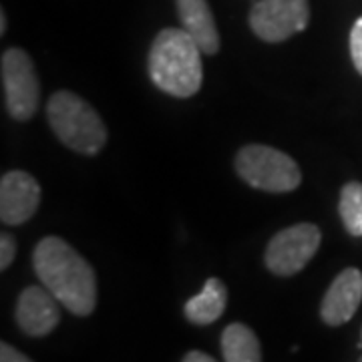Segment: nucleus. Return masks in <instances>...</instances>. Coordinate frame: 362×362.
<instances>
[{
	"label": "nucleus",
	"mask_w": 362,
	"mask_h": 362,
	"mask_svg": "<svg viewBox=\"0 0 362 362\" xmlns=\"http://www.w3.org/2000/svg\"><path fill=\"white\" fill-rule=\"evenodd\" d=\"M33 266L52 296L75 316H89L97 306V276L87 259L57 235L42 238L33 254Z\"/></svg>",
	"instance_id": "f257e3e1"
},
{
	"label": "nucleus",
	"mask_w": 362,
	"mask_h": 362,
	"mask_svg": "<svg viewBox=\"0 0 362 362\" xmlns=\"http://www.w3.org/2000/svg\"><path fill=\"white\" fill-rule=\"evenodd\" d=\"M147 73L157 89L171 97H194L204 81L202 49L183 28H163L151 42Z\"/></svg>",
	"instance_id": "f03ea898"
},
{
	"label": "nucleus",
	"mask_w": 362,
	"mask_h": 362,
	"mask_svg": "<svg viewBox=\"0 0 362 362\" xmlns=\"http://www.w3.org/2000/svg\"><path fill=\"white\" fill-rule=\"evenodd\" d=\"M54 135L81 156H97L109 139L101 115L73 90H57L47 103Z\"/></svg>",
	"instance_id": "7ed1b4c3"
},
{
	"label": "nucleus",
	"mask_w": 362,
	"mask_h": 362,
	"mask_svg": "<svg viewBox=\"0 0 362 362\" xmlns=\"http://www.w3.org/2000/svg\"><path fill=\"white\" fill-rule=\"evenodd\" d=\"M233 165L247 185L268 194H288L302 183V171L296 161L270 145L254 143L242 147Z\"/></svg>",
	"instance_id": "20e7f679"
},
{
	"label": "nucleus",
	"mask_w": 362,
	"mask_h": 362,
	"mask_svg": "<svg viewBox=\"0 0 362 362\" xmlns=\"http://www.w3.org/2000/svg\"><path fill=\"white\" fill-rule=\"evenodd\" d=\"M0 73L8 115L16 121H30L40 101L39 75L33 59L23 49H8L2 52Z\"/></svg>",
	"instance_id": "39448f33"
},
{
	"label": "nucleus",
	"mask_w": 362,
	"mask_h": 362,
	"mask_svg": "<svg viewBox=\"0 0 362 362\" xmlns=\"http://www.w3.org/2000/svg\"><path fill=\"white\" fill-rule=\"evenodd\" d=\"M322 242L320 228L314 223H296L278 232L266 247V268L280 278H290L306 268Z\"/></svg>",
	"instance_id": "423d86ee"
},
{
	"label": "nucleus",
	"mask_w": 362,
	"mask_h": 362,
	"mask_svg": "<svg viewBox=\"0 0 362 362\" xmlns=\"http://www.w3.org/2000/svg\"><path fill=\"white\" fill-rule=\"evenodd\" d=\"M250 28L266 42H282L310 23L308 0H258L250 11Z\"/></svg>",
	"instance_id": "0eeeda50"
},
{
	"label": "nucleus",
	"mask_w": 362,
	"mask_h": 362,
	"mask_svg": "<svg viewBox=\"0 0 362 362\" xmlns=\"http://www.w3.org/2000/svg\"><path fill=\"white\" fill-rule=\"evenodd\" d=\"M40 206V185L30 173L14 169L0 180V220L4 226L28 221Z\"/></svg>",
	"instance_id": "6e6552de"
},
{
	"label": "nucleus",
	"mask_w": 362,
	"mask_h": 362,
	"mask_svg": "<svg viewBox=\"0 0 362 362\" xmlns=\"http://www.w3.org/2000/svg\"><path fill=\"white\" fill-rule=\"evenodd\" d=\"M59 300L52 296L45 286H28L21 292L16 302L14 318L18 328L26 337L40 338L51 334L61 322Z\"/></svg>",
	"instance_id": "1a4fd4ad"
},
{
	"label": "nucleus",
	"mask_w": 362,
	"mask_h": 362,
	"mask_svg": "<svg viewBox=\"0 0 362 362\" xmlns=\"http://www.w3.org/2000/svg\"><path fill=\"white\" fill-rule=\"evenodd\" d=\"M362 302V272L346 268L326 290L320 304V318L326 326H342L356 314Z\"/></svg>",
	"instance_id": "9d476101"
},
{
	"label": "nucleus",
	"mask_w": 362,
	"mask_h": 362,
	"mask_svg": "<svg viewBox=\"0 0 362 362\" xmlns=\"http://www.w3.org/2000/svg\"><path fill=\"white\" fill-rule=\"evenodd\" d=\"M181 28L197 42L204 54L220 51V35L207 0H175Z\"/></svg>",
	"instance_id": "9b49d317"
},
{
	"label": "nucleus",
	"mask_w": 362,
	"mask_h": 362,
	"mask_svg": "<svg viewBox=\"0 0 362 362\" xmlns=\"http://www.w3.org/2000/svg\"><path fill=\"white\" fill-rule=\"evenodd\" d=\"M226 306H228V288L220 278H209L202 288V292L185 302L183 314L195 326H207L220 320Z\"/></svg>",
	"instance_id": "f8f14e48"
},
{
	"label": "nucleus",
	"mask_w": 362,
	"mask_h": 362,
	"mask_svg": "<svg viewBox=\"0 0 362 362\" xmlns=\"http://www.w3.org/2000/svg\"><path fill=\"white\" fill-rule=\"evenodd\" d=\"M221 354L226 362H262V346L254 330L233 322L221 332Z\"/></svg>",
	"instance_id": "ddd939ff"
},
{
	"label": "nucleus",
	"mask_w": 362,
	"mask_h": 362,
	"mask_svg": "<svg viewBox=\"0 0 362 362\" xmlns=\"http://www.w3.org/2000/svg\"><path fill=\"white\" fill-rule=\"evenodd\" d=\"M338 214L350 235H362V183L349 181L342 185Z\"/></svg>",
	"instance_id": "4468645a"
},
{
	"label": "nucleus",
	"mask_w": 362,
	"mask_h": 362,
	"mask_svg": "<svg viewBox=\"0 0 362 362\" xmlns=\"http://www.w3.org/2000/svg\"><path fill=\"white\" fill-rule=\"evenodd\" d=\"M350 57H352L354 69L362 75V16L350 30Z\"/></svg>",
	"instance_id": "2eb2a0df"
},
{
	"label": "nucleus",
	"mask_w": 362,
	"mask_h": 362,
	"mask_svg": "<svg viewBox=\"0 0 362 362\" xmlns=\"http://www.w3.org/2000/svg\"><path fill=\"white\" fill-rule=\"evenodd\" d=\"M16 256V242L8 232H2L0 235V270H8V266L14 262Z\"/></svg>",
	"instance_id": "dca6fc26"
},
{
	"label": "nucleus",
	"mask_w": 362,
	"mask_h": 362,
	"mask_svg": "<svg viewBox=\"0 0 362 362\" xmlns=\"http://www.w3.org/2000/svg\"><path fill=\"white\" fill-rule=\"evenodd\" d=\"M0 362H33L28 356H25L23 352H18V350L11 346V344H6V342H2L0 344Z\"/></svg>",
	"instance_id": "f3484780"
},
{
	"label": "nucleus",
	"mask_w": 362,
	"mask_h": 362,
	"mask_svg": "<svg viewBox=\"0 0 362 362\" xmlns=\"http://www.w3.org/2000/svg\"><path fill=\"white\" fill-rule=\"evenodd\" d=\"M181 362H218L214 356H209L206 352H202V350H192V352H187L185 356H183V361Z\"/></svg>",
	"instance_id": "a211bd4d"
},
{
	"label": "nucleus",
	"mask_w": 362,
	"mask_h": 362,
	"mask_svg": "<svg viewBox=\"0 0 362 362\" xmlns=\"http://www.w3.org/2000/svg\"><path fill=\"white\" fill-rule=\"evenodd\" d=\"M6 33V14L4 11L0 13V35H4Z\"/></svg>",
	"instance_id": "6ab92c4d"
},
{
	"label": "nucleus",
	"mask_w": 362,
	"mask_h": 362,
	"mask_svg": "<svg viewBox=\"0 0 362 362\" xmlns=\"http://www.w3.org/2000/svg\"><path fill=\"white\" fill-rule=\"evenodd\" d=\"M358 362H362V356H361V358H358Z\"/></svg>",
	"instance_id": "aec40b11"
}]
</instances>
